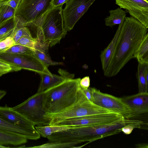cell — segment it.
Here are the masks:
<instances>
[{
    "instance_id": "4316f807",
    "label": "cell",
    "mask_w": 148,
    "mask_h": 148,
    "mask_svg": "<svg viewBox=\"0 0 148 148\" xmlns=\"http://www.w3.org/2000/svg\"><path fill=\"white\" fill-rule=\"evenodd\" d=\"M16 10L7 5H0V26L7 20L15 16Z\"/></svg>"
},
{
    "instance_id": "484cf974",
    "label": "cell",
    "mask_w": 148,
    "mask_h": 148,
    "mask_svg": "<svg viewBox=\"0 0 148 148\" xmlns=\"http://www.w3.org/2000/svg\"><path fill=\"white\" fill-rule=\"evenodd\" d=\"M47 52L38 49H34L33 51L34 54L42 61L47 67L49 65H63L62 62H59L52 60Z\"/></svg>"
},
{
    "instance_id": "9c48e42d",
    "label": "cell",
    "mask_w": 148,
    "mask_h": 148,
    "mask_svg": "<svg viewBox=\"0 0 148 148\" xmlns=\"http://www.w3.org/2000/svg\"><path fill=\"white\" fill-rule=\"evenodd\" d=\"M124 118L115 113L91 115L69 119L49 125L67 127L87 126L110 123Z\"/></svg>"
},
{
    "instance_id": "5b68a950",
    "label": "cell",
    "mask_w": 148,
    "mask_h": 148,
    "mask_svg": "<svg viewBox=\"0 0 148 148\" xmlns=\"http://www.w3.org/2000/svg\"><path fill=\"white\" fill-rule=\"evenodd\" d=\"M110 113L114 112L96 105L89 100L80 87L76 101L73 105L58 113H46L44 117L48 122L46 125H49L70 118Z\"/></svg>"
},
{
    "instance_id": "44dd1931",
    "label": "cell",
    "mask_w": 148,
    "mask_h": 148,
    "mask_svg": "<svg viewBox=\"0 0 148 148\" xmlns=\"http://www.w3.org/2000/svg\"><path fill=\"white\" fill-rule=\"evenodd\" d=\"M27 140L21 136L0 131V145H20L26 143Z\"/></svg>"
},
{
    "instance_id": "52a82bcc",
    "label": "cell",
    "mask_w": 148,
    "mask_h": 148,
    "mask_svg": "<svg viewBox=\"0 0 148 148\" xmlns=\"http://www.w3.org/2000/svg\"><path fill=\"white\" fill-rule=\"evenodd\" d=\"M52 0H21L15 16L25 23L38 19L53 7Z\"/></svg>"
},
{
    "instance_id": "4dcf8cb0",
    "label": "cell",
    "mask_w": 148,
    "mask_h": 148,
    "mask_svg": "<svg viewBox=\"0 0 148 148\" xmlns=\"http://www.w3.org/2000/svg\"><path fill=\"white\" fill-rule=\"evenodd\" d=\"M142 122H136L127 124L121 128V132L125 134L128 135L130 134L133 130L136 128H140Z\"/></svg>"
},
{
    "instance_id": "277c9868",
    "label": "cell",
    "mask_w": 148,
    "mask_h": 148,
    "mask_svg": "<svg viewBox=\"0 0 148 148\" xmlns=\"http://www.w3.org/2000/svg\"><path fill=\"white\" fill-rule=\"evenodd\" d=\"M80 79H66L42 92L43 107L46 113H58L73 105L77 99Z\"/></svg>"
},
{
    "instance_id": "ffe728a7",
    "label": "cell",
    "mask_w": 148,
    "mask_h": 148,
    "mask_svg": "<svg viewBox=\"0 0 148 148\" xmlns=\"http://www.w3.org/2000/svg\"><path fill=\"white\" fill-rule=\"evenodd\" d=\"M109 13L110 16L106 18L104 21L106 25L111 27L120 24L126 17L125 11L120 8L110 10Z\"/></svg>"
},
{
    "instance_id": "8d00e7d4",
    "label": "cell",
    "mask_w": 148,
    "mask_h": 148,
    "mask_svg": "<svg viewBox=\"0 0 148 148\" xmlns=\"http://www.w3.org/2000/svg\"><path fill=\"white\" fill-rule=\"evenodd\" d=\"M69 0H52V4L53 7H57L66 3Z\"/></svg>"
},
{
    "instance_id": "5bb4252c",
    "label": "cell",
    "mask_w": 148,
    "mask_h": 148,
    "mask_svg": "<svg viewBox=\"0 0 148 148\" xmlns=\"http://www.w3.org/2000/svg\"><path fill=\"white\" fill-rule=\"evenodd\" d=\"M0 117L21 128L32 131H37L31 122L6 105L4 106H0Z\"/></svg>"
},
{
    "instance_id": "7c38bea8",
    "label": "cell",
    "mask_w": 148,
    "mask_h": 148,
    "mask_svg": "<svg viewBox=\"0 0 148 148\" xmlns=\"http://www.w3.org/2000/svg\"><path fill=\"white\" fill-rule=\"evenodd\" d=\"M116 3L125 9L131 16L148 28L147 0H115Z\"/></svg>"
},
{
    "instance_id": "74e56055",
    "label": "cell",
    "mask_w": 148,
    "mask_h": 148,
    "mask_svg": "<svg viewBox=\"0 0 148 148\" xmlns=\"http://www.w3.org/2000/svg\"><path fill=\"white\" fill-rule=\"evenodd\" d=\"M6 93L5 91L0 90V100L6 95Z\"/></svg>"
},
{
    "instance_id": "ba28073f",
    "label": "cell",
    "mask_w": 148,
    "mask_h": 148,
    "mask_svg": "<svg viewBox=\"0 0 148 148\" xmlns=\"http://www.w3.org/2000/svg\"><path fill=\"white\" fill-rule=\"evenodd\" d=\"M93 100L96 105L119 114L123 117H132V112L128 106L124 103L121 97L103 93L94 88H91Z\"/></svg>"
},
{
    "instance_id": "e575fe53",
    "label": "cell",
    "mask_w": 148,
    "mask_h": 148,
    "mask_svg": "<svg viewBox=\"0 0 148 148\" xmlns=\"http://www.w3.org/2000/svg\"><path fill=\"white\" fill-rule=\"evenodd\" d=\"M82 89L88 99L92 102L93 97L91 88L89 87L86 90H84Z\"/></svg>"
},
{
    "instance_id": "d6986e66",
    "label": "cell",
    "mask_w": 148,
    "mask_h": 148,
    "mask_svg": "<svg viewBox=\"0 0 148 148\" xmlns=\"http://www.w3.org/2000/svg\"><path fill=\"white\" fill-rule=\"evenodd\" d=\"M148 71V64L138 63L137 71L138 93H148V81L146 78Z\"/></svg>"
},
{
    "instance_id": "f1b7e54d",
    "label": "cell",
    "mask_w": 148,
    "mask_h": 148,
    "mask_svg": "<svg viewBox=\"0 0 148 148\" xmlns=\"http://www.w3.org/2000/svg\"><path fill=\"white\" fill-rule=\"evenodd\" d=\"M23 37L33 38L31 33L28 28L22 24L20 25L17 29L13 38L16 44L21 38Z\"/></svg>"
},
{
    "instance_id": "9a60e30c",
    "label": "cell",
    "mask_w": 148,
    "mask_h": 148,
    "mask_svg": "<svg viewBox=\"0 0 148 148\" xmlns=\"http://www.w3.org/2000/svg\"><path fill=\"white\" fill-rule=\"evenodd\" d=\"M0 131L24 138L27 140H36L40 136L37 131L27 130L14 125L0 117Z\"/></svg>"
},
{
    "instance_id": "836d02e7",
    "label": "cell",
    "mask_w": 148,
    "mask_h": 148,
    "mask_svg": "<svg viewBox=\"0 0 148 148\" xmlns=\"http://www.w3.org/2000/svg\"><path fill=\"white\" fill-rule=\"evenodd\" d=\"M0 65L11 68L13 71H17L21 70L16 65L9 62L0 58Z\"/></svg>"
},
{
    "instance_id": "1f68e13d",
    "label": "cell",
    "mask_w": 148,
    "mask_h": 148,
    "mask_svg": "<svg viewBox=\"0 0 148 148\" xmlns=\"http://www.w3.org/2000/svg\"><path fill=\"white\" fill-rule=\"evenodd\" d=\"M21 0H0V5H5L16 10Z\"/></svg>"
},
{
    "instance_id": "d590c367",
    "label": "cell",
    "mask_w": 148,
    "mask_h": 148,
    "mask_svg": "<svg viewBox=\"0 0 148 148\" xmlns=\"http://www.w3.org/2000/svg\"><path fill=\"white\" fill-rule=\"evenodd\" d=\"M12 71L13 70L11 68L0 65V76Z\"/></svg>"
},
{
    "instance_id": "603a6c76",
    "label": "cell",
    "mask_w": 148,
    "mask_h": 148,
    "mask_svg": "<svg viewBox=\"0 0 148 148\" xmlns=\"http://www.w3.org/2000/svg\"><path fill=\"white\" fill-rule=\"evenodd\" d=\"M136 58L138 63L148 64V33L145 35L136 53Z\"/></svg>"
},
{
    "instance_id": "6da1fadb",
    "label": "cell",
    "mask_w": 148,
    "mask_h": 148,
    "mask_svg": "<svg viewBox=\"0 0 148 148\" xmlns=\"http://www.w3.org/2000/svg\"><path fill=\"white\" fill-rule=\"evenodd\" d=\"M120 32L113 55L104 75H116L131 59L135 58L136 51L148 29L134 17H125L119 25Z\"/></svg>"
},
{
    "instance_id": "d4e9b609",
    "label": "cell",
    "mask_w": 148,
    "mask_h": 148,
    "mask_svg": "<svg viewBox=\"0 0 148 148\" xmlns=\"http://www.w3.org/2000/svg\"><path fill=\"white\" fill-rule=\"evenodd\" d=\"M81 143L77 141L61 142L49 141L42 145L31 147L35 148H71L72 147Z\"/></svg>"
},
{
    "instance_id": "8992f818",
    "label": "cell",
    "mask_w": 148,
    "mask_h": 148,
    "mask_svg": "<svg viewBox=\"0 0 148 148\" xmlns=\"http://www.w3.org/2000/svg\"><path fill=\"white\" fill-rule=\"evenodd\" d=\"M42 92H37L22 103L11 108L35 125H46L44 117L46 113L43 107Z\"/></svg>"
},
{
    "instance_id": "2e32d148",
    "label": "cell",
    "mask_w": 148,
    "mask_h": 148,
    "mask_svg": "<svg viewBox=\"0 0 148 148\" xmlns=\"http://www.w3.org/2000/svg\"><path fill=\"white\" fill-rule=\"evenodd\" d=\"M120 32L119 26L116 33L108 46L103 51L100 55L102 70L104 74L106 71L112 58L119 39Z\"/></svg>"
},
{
    "instance_id": "4fadbf2b",
    "label": "cell",
    "mask_w": 148,
    "mask_h": 148,
    "mask_svg": "<svg viewBox=\"0 0 148 148\" xmlns=\"http://www.w3.org/2000/svg\"><path fill=\"white\" fill-rule=\"evenodd\" d=\"M121 98L130 108L132 117L148 112V93H138Z\"/></svg>"
},
{
    "instance_id": "f546056e",
    "label": "cell",
    "mask_w": 148,
    "mask_h": 148,
    "mask_svg": "<svg viewBox=\"0 0 148 148\" xmlns=\"http://www.w3.org/2000/svg\"><path fill=\"white\" fill-rule=\"evenodd\" d=\"M15 45L16 43L14 39L11 37L0 41V53L5 52Z\"/></svg>"
},
{
    "instance_id": "f35d334b",
    "label": "cell",
    "mask_w": 148,
    "mask_h": 148,
    "mask_svg": "<svg viewBox=\"0 0 148 148\" xmlns=\"http://www.w3.org/2000/svg\"><path fill=\"white\" fill-rule=\"evenodd\" d=\"M146 144H138L136 145V147L137 148H148V147H148V145L146 146Z\"/></svg>"
},
{
    "instance_id": "ab89813d",
    "label": "cell",
    "mask_w": 148,
    "mask_h": 148,
    "mask_svg": "<svg viewBox=\"0 0 148 148\" xmlns=\"http://www.w3.org/2000/svg\"><path fill=\"white\" fill-rule=\"evenodd\" d=\"M8 147H9L5 146H4V145H0V148H8Z\"/></svg>"
},
{
    "instance_id": "30bf717a",
    "label": "cell",
    "mask_w": 148,
    "mask_h": 148,
    "mask_svg": "<svg viewBox=\"0 0 148 148\" xmlns=\"http://www.w3.org/2000/svg\"><path fill=\"white\" fill-rule=\"evenodd\" d=\"M0 58L16 65L21 69L27 70L39 74L52 75L48 69V67L34 54L23 55L3 52L0 53Z\"/></svg>"
},
{
    "instance_id": "83f0119b",
    "label": "cell",
    "mask_w": 148,
    "mask_h": 148,
    "mask_svg": "<svg viewBox=\"0 0 148 148\" xmlns=\"http://www.w3.org/2000/svg\"><path fill=\"white\" fill-rule=\"evenodd\" d=\"M5 52L23 55H30L34 54L32 49L20 45H15Z\"/></svg>"
},
{
    "instance_id": "e0dca14e",
    "label": "cell",
    "mask_w": 148,
    "mask_h": 148,
    "mask_svg": "<svg viewBox=\"0 0 148 148\" xmlns=\"http://www.w3.org/2000/svg\"><path fill=\"white\" fill-rule=\"evenodd\" d=\"M22 24L16 16L12 17L0 26V41L8 37L13 38L17 29Z\"/></svg>"
},
{
    "instance_id": "3957f363",
    "label": "cell",
    "mask_w": 148,
    "mask_h": 148,
    "mask_svg": "<svg viewBox=\"0 0 148 148\" xmlns=\"http://www.w3.org/2000/svg\"><path fill=\"white\" fill-rule=\"evenodd\" d=\"M140 122V121L123 118L107 124L70 127L65 130L56 133L55 139L61 142L88 141L89 143L120 133L121 132V128L127 124Z\"/></svg>"
},
{
    "instance_id": "ac0fdd59",
    "label": "cell",
    "mask_w": 148,
    "mask_h": 148,
    "mask_svg": "<svg viewBox=\"0 0 148 148\" xmlns=\"http://www.w3.org/2000/svg\"><path fill=\"white\" fill-rule=\"evenodd\" d=\"M40 74L41 80L37 92L39 93L61 83L66 79L62 76L54 74L51 75L45 73Z\"/></svg>"
},
{
    "instance_id": "8fae6325",
    "label": "cell",
    "mask_w": 148,
    "mask_h": 148,
    "mask_svg": "<svg viewBox=\"0 0 148 148\" xmlns=\"http://www.w3.org/2000/svg\"><path fill=\"white\" fill-rule=\"evenodd\" d=\"M96 0H69L62 10L64 27L72 30L75 24Z\"/></svg>"
},
{
    "instance_id": "cb8c5ba5",
    "label": "cell",
    "mask_w": 148,
    "mask_h": 148,
    "mask_svg": "<svg viewBox=\"0 0 148 148\" xmlns=\"http://www.w3.org/2000/svg\"><path fill=\"white\" fill-rule=\"evenodd\" d=\"M40 136L47 138L53 133L65 130L69 127L53 125H39L35 127Z\"/></svg>"
},
{
    "instance_id": "7402d4cb",
    "label": "cell",
    "mask_w": 148,
    "mask_h": 148,
    "mask_svg": "<svg viewBox=\"0 0 148 148\" xmlns=\"http://www.w3.org/2000/svg\"><path fill=\"white\" fill-rule=\"evenodd\" d=\"M16 45H20L26 46L32 49H38L47 52L49 47L45 45L37 40L36 38L23 37L21 38Z\"/></svg>"
},
{
    "instance_id": "d6a6232c",
    "label": "cell",
    "mask_w": 148,
    "mask_h": 148,
    "mask_svg": "<svg viewBox=\"0 0 148 148\" xmlns=\"http://www.w3.org/2000/svg\"><path fill=\"white\" fill-rule=\"evenodd\" d=\"M90 78L88 76L84 77L79 82L80 87L82 89L86 90L90 86Z\"/></svg>"
},
{
    "instance_id": "7a4b0ae2",
    "label": "cell",
    "mask_w": 148,
    "mask_h": 148,
    "mask_svg": "<svg viewBox=\"0 0 148 148\" xmlns=\"http://www.w3.org/2000/svg\"><path fill=\"white\" fill-rule=\"evenodd\" d=\"M62 6L53 7L38 19L24 25L35 33L38 41L49 47L59 43L66 34Z\"/></svg>"
}]
</instances>
